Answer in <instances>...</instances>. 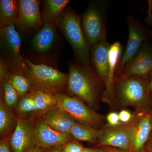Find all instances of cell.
I'll list each match as a JSON object with an SVG mask.
<instances>
[{"instance_id": "1", "label": "cell", "mask_w": 152, "mask_h": 152, "mask_svg": "<svg viewBox=\"0 0 152 152\" xmlns=\"http://www.w3.org/2000/svg\"><path fill=\"white\" fill-rule=\"evenodd\" d=\"M68 64L69 73L67 91L71 96L78 98L90 107H96L105 84L91 66H82L71 61Z\"/></svg>"}, {"instance_id": "2", "label": "cell", "mask_w": 152, "mask_h": 152, "mask_svg": "<svg viewBox=\"0 0 152 152\" xmlns=\"http://www.w3.org/2000/svg\"><path fill=\"white\" fill-rule=\"evenodd\" d=\"M55 25L72 47L75 62L82 66L91 65V47L83 32L81 16L68 7L56 19Z\"/></svg>"}, {"instance_id": "3", "label": "cell", "mask_w": 152, "mask_h": 152, "mask_svg": "<svg viewBox=\"0 0 152 152\" xmlns=\"http://www.w3.org/2000/svg\"><path fill=\"white\" fill-rule=\"evenodd\" d=\"M26 67L23 73L36 89L53 95L65 94L67 89L69 74L54 67L33 63L24 58Z\"/></svg>"}, {"instance_id": "4", "label": "cell", "mask_w": 152, "mask_h": 152, "mask_svg": "<svg viewBox=\"0 0 152 152\" xmlns=\"http://www.w3.org/2000/svg\"><path fill=\"white\" fill-rule=\"evenodd\" d=\"M148 85L146 79L139 76L121 79L116 78L114 86L115 97L123 105L133 107L138 113H146L150 93Z\"/></svg>"}, {"instance_id": "5", "label": "cell", "mask_w": 152, "mask_h": 152, "mask_svg": "<svg viewBox=\"0 0 152 152\" xmlns=\"http://www.w3.org/2000/svg\"><path fill=\"white\" fill-rule=\"evenodd\" d=\"M109 4L104 0L90 1L81 16L83 32L91 47L107 40L106 17Z\"/></svg>"}, {"instance_id": "6", "label": "cell", "mask_w": 152, "mask_h": 152, "mask_svg": "<svg viewBox=\"0 0 152 152\" xmlns=\"http://www.w3.org/2000/svg\"><path fill=\"white\" fill-rule=\"evenodd\" d=\"M55 24H45L38 30L31 43L29 59L36 64L55 66L53 52L58 43V37Z\"/></svg>"}, {"instance_id": "7", "label": "cell", "mask_w": 152, "mask_h": 152, "mask_svg": "<svg viewBox=\"0 0 152 152\" xmlns=\"http://www.w3.org/2000/svg\"><path fill=\"white\" fill-rule=\"evenodd\" d=\"M58 107L67 113L77 121L98 129L102 124L103 117L87 105L78 98L65 94L55 95Z\"/></svg>"}, {"instance_id": "8", "label": "cell", "mask_w": 152, "mask_h": 152, "mask_svg": "<svg viewBox=\"0 0 152 152\" xmlns=\"http://www.w3.org/2000/svg\"><path fill=\"white\" fill-rule=\"evenodd\" d=\"M21 39L15 26L0 29L1 56L8 67L19 68L23 72L26 67L24 58L20 53Z\"/></svg>"}, {"instance_id": "9", "label": "cell", "mask_w": 152, "mask_h": 152, "mask_svg": "<svg viewBox=\"0 0 152 152\" xmlns=\"http://www.w3.org/2000/svg\"><path fill=\"white\" fill-rule=\"evenodd\" d=\"M129 27V38L126 50L120 59L117 68L116 74L119 75L126 65L133 59L148 41L149 33L148 29L142 24L138 19L129 15L127 18Z\"/></svg>"}, {"instance_id": "10", "label": "cell", "mask_w": 152, "mask_h": 152, "mask_svg": "<svg viewBox=\"0 0 152 152\" xmlns=\"http://www.w3.org/2000/svg\"><path fill=\"white\" fill-rule=\"evenodd\" d=\"M134 123V115L133 119L128 124L116 126H107L97 146L113 147L130 152Z\"/></svg>"}, {"instance_id": "11", "label": "cell", "mask_w": 152, "mask_h": 152, "mask_svg": "<svg viewBox=\"0 0 152 152\" xmlns=\"http://www.w3.org/2000/svg\"><path fill=\"white\" fill-rule=\"evenodd\" d=\"M10 144L13 152H28L37 146L35 126L32 121L18 119Z\"/></svg>"}, {"instance_id": "12", "label": "cell", "mask_w": 152, "mask_h": 152, "mask_svg": "<svg viewBox=\"0 0 152 152\" xmlns=\"http://www.w3.org/2000/svg\"><path fill=\"white\" fill-rule=\"evenodd\" d=\"M19 14L16 26L22 32H31L44 26L38 0H19Z\"/></svg>"}, {"instance_id": "13", "label": "cell", "mask_w": 152, "mask_h": 152, "mask_svg": "<svg viewBox=\"0 0 152 152\" xmlns=\"http://www.w3.org/2000/svg\"><path fill=\"white\" fill-rule=\"evenodd\" d=\"M152 72V47L147 41L135 57L126 65L118 79L137 76L147 79Z\"/></svg>"}, {"instance_id": "14", "label": "cell", "mask_w": 152, "mask_h": 152, "mask_svg": "<svg viewBox=\"0 0 152 152\" xmlns=\"http://www.w3.org/2000/svg\"><path fill=\"white\" fill-rule=\"evenodd\" d=\"M37 146L44 149L63 145L75 140L69 133L59 132L45 124L42 118L35 123Z\"/></svg>"}, {"instance_id": "15", "label": "cell", "mask_w": 152, "mask_h": 152, "mask_svg": "<svg viewBox=\"0 0 152 152\" xmlns=\"http://www.w3.org/2000/svg\"><path fill=\"white\" fill-rule=\"evenodd\" d=\"M134 115V126L131 152H139L144 148L152 130L151 118L145 112Z\"/></svg>"}, {"instance_id": "16", "label": "cell", "mask_w": 152, "mask_h": 152, "mask_svg": "<svg viewBox=\"0 0 152 152\" xmlns=\"http://www.w3.org/2000/svg\"><path fill=\"white\" fill-rule=\"evenodd\" d=\"M110 46L107 40L101 41L91 47L90 52L91 66L105 85L108 74Z\"/></svg>"}, {"instance_id": "17", "label": "cell", "mask_w": 152, "mask_h": 152, "mask_svg": "<svg viewBox=\"0 0 152 152\" xmlns=\"http://www.w3.org/2000/svg\"><path fill=\"white\" fill-rule=\"evenodd\" d=\"M121 50V45L118 42L111 45L109 50L108 74L105 83V88L102 95V100L108 103H111L115 98L114 86L117 77L115 74Z\"/></svg>"}, {"instance_id": "18", "label": "cell", "mask_w": 152, "mask_h": 152, "mask_svg": "<svg viewBox=\"0 0 152 152\" xmlns=\"http://www.w3.org/2000/svg\"><path fill=\"white\" fill-rule=\"evenodd\" d=\"M44 122L56 130L69 133L77 122L69 114L58 107L49 110L41 115Z\"/></svg>"}, {"instance_id": "19", "label": "cell", "mask_w": 152, "mask_h": 152, "mask_svg": "<svg viewBox=\"0 0 152 152\" xmlns=\"http://www.w3.org/2000/svg\"><path fill=\"white\" fill-rule=\"evenodd\" d=\"M19 14L18 1H0V27L16 26Z\"/></svg>"}, {"instance_id": "20", "label": "cell", "mask_w": 152, "mask_h": 152, "mask_svg": "<svg viewBox=\"0 0 152 152\" xmlns=\"http://www.w3.org/2000/svg\"><path fill=\"white\" fill-rule=\"evenodd\" d=\"M7 67L9 80L20 98L30 94L35 89L21 69L15 67Z\"/></svg>"}, {"instance_id": "21", "label": "cell", "mask_w": 152, "mask_h": 152, "mask_svg": "<svg viewBox=\"0 0 152 152\" xmlns=\"http://www.w3.org/2000/svg\"><path fill=\"white\" fill-rule=\"evenodd\" d=\"M103 132L104 129H99L77 121L71 129L70 134L77 140L96 142H99Z\"/></svg>"}, {"instance_id": "22", "label": "cell", "mask_w": 152, "mask_h": 152, "mask_svg": "<svg viewBox=\"0 0 152 152\" xmlns=\"http://www.w3.org/2000/svg\"><path fill=\"white\" fill-rule=\"evenodd\" d=\"M69 0H45L44 1L42 18L44 25L55 24L56 19L64 10Z\"/></svg>"}, {"instance_id": "23", "label": "cell", "mask_w": 152, "mask_h": 152, "mask_svg": "<svg viewBox=\"0 0 152 152\" xmlns=\"http://www.w3.org/2000/svg\"><path fill=\"white\" fill-rule=\"evenodd\" d=\"M37 109L41 115L51 109L58 107V102L55 95L34 89L31 93Z\"/></svg>"}, {"instance_id": "24", "label": "cell", "mask_w": 152, "mask_h": 152, "mask_svg": "<svg viewBox=\"0 0 152 152\" xmlns=\"http://www.w3.org/2000/svg\"><path fill=\"white\" fill-rule=\"evenodd\" d=\"M2 94L4 102L10 110L16 107L20 97L10 82L8 73L4 77L0 78Z\"/></svg>"}, {"instance_id": "25", "label": "cell", "mask_w": 152, "mask_h": 152, "mask_svg": "<svg viewBox=\"0 0 152 152\" xmlns=\"http://www.w3.org/2000/svg\"><path fill=\"white\" fill-rule=\"evenodd\" d=\"M0 101V133L1 135H5L13 126L15 118L13 114L6 105L1 94Z\"/></svg>"}, {"instance_id": "26", "label": "cell", "mask_w": 152, "mask_h": 152, "mask_svg": "<svg viewBox=\"0 0 152 152\" xmlns=\"http://www.w3.org/2000/svg\"><path fill=\"white\" fill-rule=\"evenodd\" d=\"M16 108L18 113L22 115L38 113L37 109L31 93L20 98Z\"/></svg>"}, {"instance_id": "27", "label": "cell", "mask_w": 152, "mask_h": 152, "mask_svg": "<svg viewBox=\"0 0 152 152\" xmlns=\"http://www.w3.org/2000/svg\"><path fill=\"white\" fill-rule=\"evenodd\" d=\"M84 148L80 142L74 140L63 145V152H83Z\"/></svg>"}, {"instance_id": "28", "label": "cell", "mask_w": 152, "mask_h": 152, "mask_svg": "<svg viewBox=\"0 0 152 152\" xmlns=\"http://www.w3.org/2000/svg\"><path fill=\"white\" fill-rule=\"evenodd\" d=\"M107 126H116L122 124L120 121L119 114L115 112H111L107 117Z\"/></svg>"}, {"instance_id": "29", "label": "cell", "mask_w": 152, "mask_h": 152, "mask_svg": "<svg viewBox=\"0 0 152 152\" xmlns=\"http://www.w3.org/2000/svg\"><path fill=\"white\" fill-rule=\"evenodd\" d=\"M120 121L123 124H128L132 121L134 115L127 110H123L119 113Z\"/></svg>"}, {"instance_id": "30", "label": "cell", "mask_w": 152, "mask_h": 152, "mask_svg": "<svg viewBox=\"0 0 152 152\" xmlns=\"http://www.w3.org/2000/svg\"><path fill=\"white\" fill-rule=\"evenodd\" d=\"M0 152H11L9 137L4 138L0 142Z\"/></svg>"}, {"instance_id": "31", "label": "cell", "mask_w": 152, "mask_h": 152, "mask_svg": "<svg viewBox=\"0 0 152 152\" xmlns=\"http://www.w3.org/2000/svg\"><path fill=\"white\" fill-rule=\"evenodd\" d=\"M83 152H108L107 147L102 148H85Z\"/></svg>"}, {"instance_id": "32", "label": "cell", "mask_w": 152, "mask_h": 152, "mask_svg": "<svg viewBox=\"0 0 152 152\" xmlns=\"http://www.w3.org/2000/svg\"><path fill=\"white\" fill-rule=\"evenodd\" d=\"M149 4V9L148 10V15L147 21L148 23H152V1H148Z\"/></svg>"}, {"instance_id": "33", "label": "cell", "mask_w": 152, "mask_h": 152, "mask_svg": "<svg viewBox=\"0 0 152 152\" xmlns=\"http://www.w3.org/2000/svg\"><path fill=\"white\" fill-rule=\"evenodd\" d=\"M145 149L148 152H152V130L146 143L145 145Z\"/></svg>"}, {"instance_id": "34", "label": "cell", "mask_w": 152, "mask_h": 152, "mask_svg": "<svg viewBox=\"0 0 152 152\" xmlns=\"http://www.w3.org/2000/svg\"><path fill=\"white\" fill-rule=\"evenodd\" d=\"M107 147L108 152H131L129 151L117 148H111V147Z\"/></svg>"}, {"instance_id": "35", "label": "cell", "mask_w": 152, "mask_h": 152, "mask_svg": "<svg viewBox=\"0 0 152 152\" xmlns=\"http://www.w3.org/2000/svg\"><path fill=\"white\" fill-rule=\"evenodd\" d=\"M46 150L42 148L39 147L37 146L34 148L30 150L28 152H45Z\"/></svg>"}, {"instance_id": "36", "label": "cell", "mask_w": 152, "mask_h": 152, "mask_svg": "<svg viewBox=\"0 0 152 152\" xmlns=\"http://www.w3.org/2000/svg\"><path fill=\"white\" fill-rule=\"evenodd\" d=\"M63 145L55 147L52 151L50 152H63Z\"/></svg>"}, {"instance_id": "37", "label": "cell", "mask_w": 152, "mask_h": 152, "mask_svg": "<svg viewBox=\"0 0 152 152\" xmlns=\"http://www.w3.org/2000/svg\"><path fill=\"white\" fill-rule=\"evenodd\" d=\"M150 75H151V80L148 85V91L150 92H152V72Z\"/></svg>"}, {"instance_id": "38", "label": "cell", "mask_w": 152, "mask_h": 152, "mask_svg": "<svg viewBox=\"0 0 152 152\" xmlns=\"http://www.w3.org/2000/svg\"><path fill=\"white\" fill-rule=\"evenodd\" d=\"M139 152H148V151H147L145 149V148H144L143 149H142L141 151H140Z\"/></svg>"}, {"instance_id": "39", "label": "cell", "mask_w": 152, "mask_h": 152, "mask_svg": "<svg viewBox=\"0 0 152 152\" xmlns=\"http://www.w3.org/2000/svg\"><path fill=\"white\" fill-rule=\"evenodd\" d=\"M151 115V121H152V115Z\"/></svg>"}]
</instances>
